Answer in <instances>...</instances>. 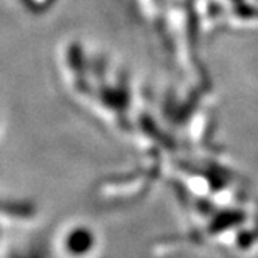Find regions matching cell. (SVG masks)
Segmentation results:
<instances>
[{
  "label": "cell",
  "instance_id": "cell-2",
  "mask_svg": "<svg viewBox=\"0 0 258 258\" xmlns=\"http://www.w3.org/2000/svg\"><path fill=\"white\" fill-rule=\"evenodd\" d=\"M8 258H47V255L38 246H30V247H24V249L11 250Z\"/></svg>",
  "mask_w": 258,
  "mask_h": 258
},
{
  "label": "cell",
  "instance_id": "cell-3",
  "mask_svg": "<svg viewBox=\"0 0 258 258\" xmlns=\"http://www.w3.org/2000/svg\"><path fill=\"white\" fill-rule=\"evenodd\" d=\"M0 215H2V213H0Z\"/></svg>",
  "mask_w": 258,
  "mask_h": 258
},
{
  "label": "cell",
  "instance_id": "cell-1",
  "mask_svg": "<svg viewBox=\"0 0 258 258\" xmlns=\"http://www.w3.org/2000/svg\"><path fill=\"white\" fill-rule=\"evenodd\" d=\"M87 246V236L84 235V232L77 230L72 232L69 239H67V247L72 253H80L84 250V247Z\"/></svg>",
  "mask_w": 258,
  "mask_h": 258
}]
</instances>
